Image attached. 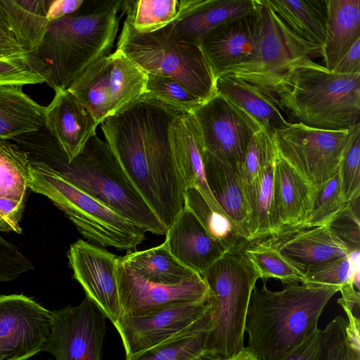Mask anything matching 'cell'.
<instances>
[{"instance_id":"obj_1","label":"cell","mask_w":360,"mask_h":360,"mask_svg":"<svg viewBox=\"0 0 360 360\" xmlns=\"http://www.w3.org/2000/svg\"><path fill=\"white\" fill-rule=\"evenodd\" d=\"M184 112L141 96L100 123L129 181L167 230L184 207L169 128Z\"/></svg>"},{"instance_id":"obj_2","label":"cell","mask_w":360,"mask_h":360,"mask_svg":"<svg viewBox=\"0 0 360 360\" xmlns=\"http://www.w3.org/2000/svg\"><path fill=\"white\" fill-rule=\"evenodd\" d=\"M44 130L19 136L18 145L30 160L42 162L96 200L115 210L146 233L167 230L131 184L108 143L96 134L71 161Z\"/></svg>"},{"instance_id":"obj_3","label":"cell","mask_w":360,"mask_h":360,"mask_svg":"<svg viewBox=\"0 0 360 360\" xmlns=\"http://www.w3.org/2000/svg\"><path fill=\"white\" fill-rule=\"evenodd\" d=\"M338 287L290 284L281 290L255 288L245 331L258 360H278L318 329L319 319Z\"/></svg>"},{"instance_id":"obj_4","label":"cell","mask_w":360,"mask_h":360,"mask_svg":"<svg viewBox=\"0 0 360 360\" xmlns=\"http://www.w3.org/2000/svg\"><path fill=\"white\" fill-rule=\"evenodd\" d=\"M122 0L84 1L75 13L49 22L36 50L54 91L67 89L98 59L110 54L119 29Z\"/></svg>"},{"instance_id":"obj_5","label":"cell","mask_w":360,"mask_h":360,"mask_svg":"<svg viewBox=\"0 0 360 360\" xmlns=\"http://www.w3.org/2000/svg\"><path fill=\"white\" fill-rule=\"evenodd\" d=\"M275 96L281 108L309 127L346 130L360 123V74L329 71L309 58L290 70Z\"/></svg>"},{"instance_id":"obj_6","label":"cell","mask_w":360,"mask_h":360,"mask_svg":"<svg viewBox=\"0 0 360 360\" xmlns=\"http://www.w3.org/2000/svg\"><path fill=\"white\" fill-rule=\"evenodd\" d=\"M117 49L146 75L173 79L203 103L217 94L216 78L201 47L180 37L172 22L141 33L124 20Z\"/></svg>"},{"instance_id":"obj_7","label":"cell","mask_w":360,"mask_h":360,"mask_svg":"<svg viewBox=\"0 0 360 360\" xmlns=\"http://www.w3.org/2000/svg\"><path fill=\"white\" fill-rule=\"evenodd\" d=\"M28 188L51 200L84 238L101 247L136 250L146 232L80 190L46 164L30 159Z\"/></svg>"},{"instance_id":"obj_8","label":"cell","mask_w":360,"mask_h":360,"mask_svg":"<svg viewBox=\"0 0 360 360\" xmlns=\"http://www.w3.org/2000/svg\"><path fill=\"white\" fill-rule=\"evenodd\" d=\"M209 289L210 329L206 349L228 359L244 347L247 310L259 274L241 252H226L202 276Z\"/></svg>"},{"instance_id":"obj_9","label":"cell","mask_w":360,"mask_h":360,"mask_svg":"<svg viewBox=\"0 0 360 360\" xmlns=\"http://www.w3.org/2000/svg\"><path fill=\"white\" fill-rule=\"evenodd\" d=\"M147 75L121 50L84 70L67 89L100 124L145 93Z\"/></svg>"},{"instance_id":"obj_10","label":"cell","mask_w":360,"mask_h":360,"mask_svg":"<svg viewBox=\"0 0 360 360\" xmlns=\"http://www.w3.org/2000/svg\"><path fill=\"white\" fill-rule=\"evenodd\" d=\"M261 2L262 32L256 55L222 75L236 77L275 96L277 87L290 70L307 59L321 56V51L297 37L265 0Z\"/></svg>"},{"instance_id":"obj_11","label":"cell","mask_w":360,"mask_h":360,"mask_svg":"<svg viewBox=\"0 0 360 360\" xmlns=\"http://www.w3.org/2000/svg\"><path fill=\"white\" fill-rule=\"evenodd\" d=\"M360 132V123L346 130H323L291 123L276 130L274 140L278 155L311 187L333 178L346 149Z\"/></svg>"},{"instance_id":"obj_12","label":"cell","mask_w":360,"mask_h":360,"mask_svg":"<svg viewBox=\"0 0 360 360\" xmlns=\"http://www.w3.org/2000/svg\"><path fill=\"white\" fill-rule=\"evenodd\" d=\"M191 114L200 131L205 150L228 161L239 171L249 142L262 129L258 123L217 92Z\"/></svg>"},{"instance_id":"obj_13","label":"cell","mask_w":360,"mask_h":360,"mask_svg":"<svg viewBox=\"0 0 360 360\" xmlns=\"http://www.w3.org/2000/svg\"><path fill=\"white\" fill-rule=\"evenodd\" d=\"M51 329L43 352L56 360H101L105 316L89 298L78 306L51 311Z\"/></svg>"},{"instance_id":"obj_14","label":"cell","mask_w":360,"mask_h":360,"mask_svg":"<svg viewBox=\"0 0 360 360\" xmlns=\"http://www.w3.org/2000/svg\"><path fill=\"white\" fill-rule=\"evenodd\" d=\"M112 324L120 335L128 357L210 325V307L208 300L181 304L146 316H122Z\"/></svg>"},{"instance_id":"obj_15","label":"cell","mask_w":360,"mask_h":360,"mask_svg":"<svg viewBox=\"0 0 360 360\" xmlns=\"http://www.w3.org/2000/svg\"><path fill=\"white\" fill-rule=\"evenodd\" d=\"M51 311L22 294L0 295V360H27L43 352Z\"/></svg>"},{"instance_id":"obj_16","label":"cell","mask_w":360,"mask_h":360,"mask_svg":"<svg viewBox=\"0 0 360 360\" xmlns=\"http://www.w3.org/2000/svg\"><path fill=\"white\" fill-rule=\"evenodd\" d=\"M116 280L122 316H146L209 299V289L201 276L174 285L158 284L141 277L120 258Z\"/></svg>"},{"instance_id":"obj_17","label":"cell","mask_w":360,"mask_h":360,"mask_svg":"<svg viewBox=\"0 0 360 360\" xmlns=\"http://www.w3.org/2000/svg\"><path fill=\"white\" fill-rule=\"evenodd\" d=\"M74 278L112 323L122 316L116 269L120 257L82 239L72 244L68 252Z\"/></svg>"},{"instance_id":"obj_18","label":"cell","mask_w":360,"mask_h":360,"mask_svg":"<svg viewBox=\"0 0 360 360\" xmlns=\"http://www.w3.org/2000/svg\"><path fill=\"white\" fill-rule=\"evenodd\" d=\"M262 2L248 14L228 20L200 41L217 78L233 68L250 61L256 55L262 32Z\"/></svg>"},{"instance_id":"obj_19","label":"cell","mask_w":360,"mask_h":360,"mask_svg":"<svg viewBox=\"0 0 360 360\" xmlns=\"http://www.w3.org/2000/svg\"><path fill=\"white\" fill-rule=\"evenodd\" d=\"M46 129L68 161L84 149L98 125L91 112L68 89L55 92L46 106Z\"/></svg>"},{"instance_id":"obj_20","label":"cell","mask_w":360,"mask_h":360,"mask_svg":"<svg viewBox=\"0 0 360 360\" xmlns=\"http://www.w3.org/2000/svg\"><path fill=\"white\" fill-rule=\"evenodd\" d=\"M260 240L278 250L304 275L311 266L348 255L327 227L285 231Z\"/></svg>"},{"instance_id":"obj_21","label":"cell","mask_w":360,"mask_h":360,"mask_svg":"<svg viewBox=\"0 0 360 360\" xmlns=\"http://www.w3.org/2000/svg\"><path fill=\"white\" fill-rule=\"evenodd\" d=\"M165 235L164 242L171 254L202 277L226 252L185 206Z\"/></svg>"},{"instance_id":"obj_22","label":"cell","mask_w":360,"mask_h":360,"mask_svg":"<svg viewBox=\"0 0 360 360\" xmlns=\"http://www.w3.org/2000/svg\"><path fill=\"white\" fill-rule=\"evenodd\" d=\"M169 134L184 189L196 188L214 210L224 214L207 183L205 146L193 115L188 112L179 115L171 124Z\"/></svg>"},{"instance_id":"obj_23","label":"cell","mask_w":360,"mask_h":360,"mask_svg":"<svg viewBox=\"0 0 360 360\" xmlns=\"http://www.w3.org/2000/svg\"><path fill=\"white\" fill-rule=\"evenodd\" d=\"M259 5V0H180L177 17L172 25L183 39L199 44L217 26L250 13Z\"/></svg>"},{"instance_id":"obj_24","label":"cell","mask_w":360,"mask_h":360,"mask_svg":"<svg viewBox=\"0 0 360 360\" xmlns=\"http://www.w3.org/2000/svg\"><path fill=\"white\" fill-rule=\"evenodd\" d=\"M203 161L206 180L212 195L238 234L248 240L249 210L245 182L238 169L205 148Z\"/></svg>"},{"instance_id":"obj_25","label":"cell","mask_w":360,"mask_h":360,"mask_svg":"<svg viewBox=\"0 0 360 360\" xmlns=\"http://www.w3.org/2000/svg\"><path fill=\"white\" fill-rule=\"evenodd\" d=\"M311 193L312 188L278 154L274 168V195L279 232L302 225L310 209Z\"/></svg>"},{"instance_id":"obj_26","label":"cell","mask_w":360,"mask_h":360,"mask_svg":"<svg viewBox=\"0 0 360 360\" xmlns=\"http://www.w3.org/2000/svg\"><path fill=\"white\" fill-rule=\"evenodd\" d=\"M215 86L217 93L241 108L270 134L291 124L282 115L274 96L228 75L218 76Z\"/></svg>"},{"instance_id":"obj_27","label":"cell","mask_w":360,"mask_h":360,"mask_svg":"<svg viewBox=\"0 0 360 360\" xmlns=\"http://www.w3.org/2000/svg\"><path fill=\"white\" fill-rule=\"evenodd\" d=\"M360 39V0H328V21L321 56L333 71Z\"/></svg>"},{"instance_id":"obj_28","label":"cell","mask_w":360,"mask_h":360,"mask_svg":"<svg viewBox=\"0 0 360 360\" xmlns=\"http://www.w3.org/2000/svg\"><path fill=\"white\" fill-rule=\"evenodd\" d=\"M45 111L22 86H0V140L46 129Z\"/></svg>"},{"instance_id":"obj_29","label":"cell","mask_w":360,"mask_h":360,"mask_svg":"<svg viewBox=\"0 0 360 360\" xmlns=\"http://www.w3.org/2000/svg\"><path fill=\"white\" fill-rule=\"evenodd\" d=\"M290 30L305 42L321 49L328 21V0H265Z\"/></svg>"},{"instance_id":"obj_30","label":"cell","mask_w":360,"mask_h":360,"mask_svg":"<svg viewBox=\"0 0 360 360\" xmlns=\"http://www.w3.org/2000/svg\"><path fill=\"white\" fill-rule=\"evenodd\" d=\"M274 162L266 167L251 183H245L250 242L275 236L281 229L274 195Z\"/></svg>"},{"instance_id":"obj_31","label":"cell","mask_w":360,"mask_h":360,"mask_svg":"<svg viewBox=\"0 0 360 360\" xmlns=\"http://www.w3.org/2000/svg\"><path fill=\"white\" fill-rule=\"evenodd\" d=\"M51 0H0V10L13 37L26 51L40 46L49 22Z\"/></svg>"},{"instance_id":"obj_32","label":"cell","mask_w":360,"mask_h":360,"mask_svg":"<svg viewBox=\"0 0 360 360\" xmlns=\"http://www.w3.org/2000/svg\"><path fill=\"white\" fill-rule=\"evenodd\" d=\"M120 259L141 277L158 284L174 285L200 276L173 256L165 242L147 250L129 251Z\"/></svg>"},{"instance_id":"obj_33","label":"cell","mask_w":360,"mask_h":360,"mask_svg":"<svg viewBox=\"0 0 360 360\" xmlns=\"http://www.w3.org/2000/svg\"><path fill=\"white\" fill-rule=\"evenodd\" d=\"M184 206L195 215L210 237L226 252H241L249 243L248 240L238 234L227 217L210 206L196 188L185 189Z\"/></svg>"},{"instance_id":"obj_34","label":"cell","mask_w":360,"mask_h":360,"mask_svg":"<svg viewBox=\"0 0 360 360\" xmlns=\"http://www.w3.org/2000/svg\"><path fill=\"white\" fill-rule=\"evenodd\" d=\"M210 325L172 338L125 360H214L206 349Z\"/></svg>"},{"instance_id":"obj_35","label":"cell","mask_w":360,"mask_h":360,"mask_svg":"<svg viewBox=\"0 0 360 360\" xmlns=\"http://www.w3.org/2000/svg\"><path fill=\"white\" fill-rule=\"evenodd\" d=\"M30 158L18 144L0 140V197L25 202Z\"/></svg>"},{"instance_id":"obj_36","label":"cell","mask_w":360,"mask_h":360,"mask_svg":"<svg viewBox=\"0 0 360 360\" xmlns=\"http://www.w3.org/2000/svg\"><path fill=\"white\" fill-rule=\"evenodd\" d=\"M178 0H122L120 11L139 32L148 33L172 22L178 15Z\"/></svg>"},{"instance_id":"obj_37","label":"cell","mask_w":360,"mask_h":360,"mask_svg":"<svg viewBox=\"0 0 360 360\" xmlns=\"http://www.w3.org/2000/svg\"><path fill=\"white\" fill-rule=\"evenodd\" d=\"M243 252L259 274V278L278 279L288 285L304 282V274L278 250L262 240L249 242Z\"/></svg>"},{"instance_id":"obj_38","label":"cell","mask_w":360,"mask_h":360,"mask_svg":"<svg viewBox=\"0 0 360 360\" xmlns=\"http://www.w3.org/2000/svg\"><path fill=\"white\" fill-rule=\"evenodd\" d=\"M348 205L349 202L345 200L341 193L338 172L328 181L312 188L310 209L305 221L299 229L326 227Z\"/></svg>"},{"instance_id":"obj_39","label":"cell","mask_w":360,"mask_h":360,"mask_svg":"<svg viewBox=\"0 0 360 360\" xmlns=\"http://www.w3.org/2000/svg\"><path fill=\"white\" fill-rule=\"evenodd\" d=\"M46 72L37 51L0 58V86L46 83Z\"/></svg>"},{"instance_id":"obj_40","label":"cell","mask_w":360,"mask_h":360,"mask_svg":"<svg viewBox=\"0 0 360 360\" xmlns=\"http://www.w3.org/2000/svg\"><path fill=\"white\" fill-rule=\"evenodd\" d=\"M141 96L158 100L188 113L203 103L177 81L150 74L147 75L145 93Z\"/></svg>"},{"instance_id":"obj_41","label":"cell","mask_w":360,"mask_h":360,"mask_svg":"<svg viewBox=\"0 0 360 360\" xmlns=\"http://www.w3.org/2000/svg\"><path fill=\"white\" fill-rule=\"evenodd\" d=\"M277 156L274 135L263 129L255 133L248 143L239 170L243 181L251 183Z\"/></svg>"},{"instance_id":"obj_42","label":"cell","mask_w":360,"mask_h":360,"mask_svg":"<svg viewBox=\"0 0 360 360\" xmlns=\"http://www.w3.org/2000/svg\"><path fill=\"white\" fill-rule=\"evenodd\" d=\"M347 320L342 316L334 318L320 330L319 348L316 360H360L346 335Z\"/></svg>"},{"instance_id":"obj_43","label":"cell","mask_w":360,"mask_h":360,"mask_svg":"<svg viewBox=\"0 0 360 360\" xmlns=\"http://www.w3.org/2000/svg\"><path fill=\"white\" fill-rule=\"evenodd\" d=\"M340 190L347 202L360 195V132L358 133L343 154L338 169Z\"/></svg>"},{"instance_id":"obj_44","label":"cell","mask_w":360,"mask_h":360,"mask_svg":"<svg viewBox=\"0 0 360 360\" xmlns=\"http://www.w3.org/2000/svg\"><path fill=\"white\" fill-rule=\"evenodd\" d=\"M352 281V267L347 257L328 261L309 268L304 273V284L340 288Z\"/></svg>"},{"instance_id":"obj_45","label":"cell","mask_w":360,"mask_h":360,"mask_svg":"<svg viewBox=\"0 0 360 360\" xmlns=\"http://www.w3.org/2000/svg\"><path fill=\"white\" fill-rule=\"evenodd\" d=\"M359 199L349 202L347 207L326 226L344 245L348 254L360 249Z\"/></svg>"},{"instance_id":"obj_46","label":"cell","mask_w":360,"mask_h":360,"mask_svg":"<svg viewBox=\"0 0 360 360\" xmlns=\"http://www.w3.org/2000/svg\"><path fill=\"white\" fill-rule=\"evenodd\" d=\"M33 269L34 266L28 258L0 235V281L15 280Z\"/></svg>"},{"instance_id":"obj_47","label":"cell","mask_w":360,"mask_h":360,"mask_svg":"<svg viewBox=\"0 0 360 360\" xmlns=\"http://www.w3.org/2000/svg\"><path fill=\"white\" fill-rule=\"evenodd\" d=\"M25 205V202L0 197V232L22 233L19 222L22 219Z\"/></svg>"},{"instance_id":"obj_48","label":"cell","mask_w":360,"mask_h":360,"mask_svg":"<svg viewBox=\"0 0 360 360\" xmlns=\"http://www.w3.org/2000/svg\"><path fill=\"white\" fill-rule=\"evenodd\" d=\"M320 329L278 360H316L319 348Z\"/></svg>"},{"instance_id":"obj_49","label":"cell","mask_w":360,"mask_h":360,"mask_svg":"<svg viewBox=\"0 0 360 360\" xmlns=\"http://www.w3.org/2000/svg\"><path fill=\"white\" fill-rule=\"evenodd\" d=\"M85 0H51L46 17L49 22L70 15L78 11Z\"/></svg>"},{"instance_id":"obj_50","label":"cell","mask_w":360,"mask_h":360,"mask_svg":"<svg viewBox=\"0 0 360 360\" xmlns=\"http://www.w3.org/2000/svg\"><path fill=\"white\" fill-rule=\"evenodd\" d=\"M25 51L11 33L0 10V58Z\"/></svg>"},{"instance_id":"obj_51","label":"cell","mask_w":360,"mask_h":360,"mask_svg":"<svg viewBox=\"0 0 360 360\" xmlns=\"http://www.w3.org/2000/svg\"><path fill=\"white\" fill-rule=\"evenodd\" d=\"M333 71L345 75L360 74V39L349 49Z\"/></svg>"},{"instance_id":"obj_52","label":"cell","mask_w":360,"mask_h":360,"mask_svg":"<svg viewBox=\"0 0 360 360\" xmlns=\"http://www.w3.org/2000/svg\"><path fill=\"white\" fill-rule=\"evenodd\" d=\"M347 316L346 335L349 344L358 352H360V322L359 319L354 315L353 311L346 307H342Z\"/></svg>"},{"instance_id":"obj_53","label":"cell","mask_w":360,"mask_h":360,"mask_svg":"<svg viewBox=\"0 0 360 360\" xmlns=\"http://www.w3.org/2000/svg\"><path fill=\"white\" fill-rule=\"evenodd\" d=\"M340 291L341 292V297L337 300V302L341 307H346L351 309L353 313L356 309L359 311L360 304V294L353 285L352 281H348L343 285Z\"/></svg>"},{"instance_id":"obj_54","label":"cell","mask_w":360,"mask_h":360,"mask_svg":"<svg viewBox=\"0 0 360 360\" xmlns=\"http://www.w3.org/2000/svg\"><path fill=\"white\" fill-rule=\"evenodd\" d=\"M227 360H258L248 347H244L239 352Z\"/></svg>"},{"instance_id":"obj_55","label":"cell","mask_w":360,"mask_h":360,"mask_svg":"<svg viewBox=\"0 0 360 360\" xmlns=\"http://www.w3.org/2000/svg\"><path fill=\"white\" fill-rule=\"evenodd\" d=\"M214 360H227V359H221V358H218V359H216Z\"/></svg>"}]
</instances>
